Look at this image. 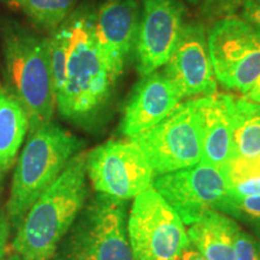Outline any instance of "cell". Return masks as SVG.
<instances>
[{
	"instance_id": "1",
	"label": "cell",
	"mask_w": 260,
	"mask_h": 260,
	"mask_svg": "<svg viewBox=\"0 0 260 260\" xmlns=\"http://www.w3.org/2000/svg\"><path fill=\"white\" fill-rule=\"evenodd\" d=\"M94 14L95 9L83 3L58 27L65 57L60 77L53 83L58 111L86 129L96 126L106 115L122 75L98 45Z\"/></svg>"
},
{
	"instance_id": "2",
	"label": "cell",
	"mask_w": 260,
	"mask_h": 260,
	"mask_svg": "<svg viewBox=\"0 0 260 260\" xmlns=\"http://www.w3.org/2000/svg\"><path fill=\"white\" fill-rule=\"evenodd\" d=\"M87 153L74 155L17 226L12 251L21 260H51L88 197Z\"/></svg>"
},
{
	"instance_id": "3",
	"label": "cell",
	"mask_w": 260,
	"mask_h": 260,
	"mask_svg": "<svg viewBox=\"0 0 260 260\" xmlns=\"http://www.w3.org/2000/svg\"><path fill=\"white\" fill-rule=\"evenodd\" d=\"M5 88L28 117L29 133L51 122L56 109L48 39L11 18L0 23Z\"/></svg>"
},
{
	"instance_id": "4",
	"label": "cell",
	"mask_w": 260,
	"mask_h": 260,
	"mask_svg": "<svg viewBox=\"0 0 260 260\" xmlns=\"http://www.w3.org/2000/svg\"><path fill=\"white\" fill-rule=\"evenodd\" d=\"M19 155L8 201V218L15 226L40 195L59 176L84 142L53 122L29 133Z\"/></svg>"
},
{
	"instance_id": "5",
	"label": "cell",
	"mask_w": 260,
	"mask_h": 260,
	"mask_svg": "<svg viewBox=\"0 0 260 260\" xmlns=\"http://www.w3.org/2000/svg\"><path fill=\"white\" fill-rule=\"evenodd\" d=\"M124 200L98 193L83 209L51 260H135Z\"/></svg>"
},
{
	"instance_id": "6",
	"label": "cell",
	"mask_w": 260,
	"mask_h": 260,
	"mask_svg": "<svg viewBox=\"0 0 260 260\" xmlns=\"http://www.w3.org/2000/svg\"><path fill=\"white\" fill-rule=\"evenodd\" d=\"M145 155L155 177L201 161V128L195 99L178 104L145 132L129 138Z\"/></svg>"
},
{
	"instance_id": "7",
	"label": "cell",
	"mask_w": 260,
	"mask_h": 260,
	"mask_svg": "<svg viewBox=\"0 0 260 260\" xmlns=\"http://www.w3.org/2000/svg\"><path fill=\"white\" fill-rule=\"evenodd\" d=\"M126 229L135 260H178L190 246L180 216L153 187L134 198Z\"/></svg>"
},
{
	"instance_id": "8",
	"label": "cell",
	"mask_w": 260,
	"mask_h": 260,
	"mask_svg": "<svg viewBox=\"0 0 260 260\" xmlns=\"http://www.w3.org/2000/svg\"><path fill=\"white\" fill-rule=\"evenodd\" d=\"M207 47L216 80L247 94L260 77V28L239 18L220 19L210 31Z\"/></svg>"
},
{
	"instance_id": "9",
	"label": "cell",
	"mask_w": 260,
	"mask_h": 260,
	"mask_svg": "<svg viewBox=\"0 0 260 260\" xmlns=\"http://www.w3.org/2000/svg\"><path fill=\"white\" fill-rule=\"evenodd\" d=\"M87 176L96 193L119 200L134 199L153 187L155 175L132 141L110 140L87 153Z\"/></svg>"
},
{
	"instance_id": "10",
	"label": "cell",
	"mask_w": 260,
	"mask_h": 260,
	"mask_svg": "<svg viewBox=\"0 0 260 260\" xmlns=\"http://www.w3.org/2000/svg\"><path fill=\"white\" fill-rule=\"evenodd\" d=\"M153 188L186 225L210 211L222 212L230 197L223 169L201 161L194 167L157 176Z\"/></svg>"
},
{
	"instance_id": "11",
	"label": "cell",
	"mask_w": 260,
	"mask_h": 260,
	"mask_svg": "<svg viewBox=\"0 0 260 260\" xmlns=\"http://www.w3.org/2000/svg\"><path fill=\"white\" fill-rule=\"evenodd\" d=\"M186 9L180 0H146L135 45L141 76L157 71L171 57L184 27Z\"/></svg>"
},
{
	"instance_id": "12",
	"label": "cell",
	"mask_w": 260,
	"mask_h": 260,
	"mask_svg": "<svg viewBox=\"0 0 260 260\" xmlns=\"http://www.w3.org/2000/svg\"><path fill=\"white\" fill-rule=\"evenodd\" d=\"M162 73L172 81L183 98L207 96L216 93L217 80L203 24H184L176 47Z\"/></svg>"
},
{
	"instance_id": "13",
	"label": "cell",
	"mask_w": 260,
	"mask_h": 260,
	"mask_svg": "<svg viewBox=\"0 0 260 260\" xmlns=\"http://www.w3.org/2000/svg\"><path fill=\"white\" fill-rule=\"evenodd\" d=\"M138 0H103L94 14V32L100 50L119 74L135 48L140 25Z\"/></svg>"
},
{
	"instance_id": "14",
	"label": "cell",
	"mask_w": 260,
	"mask_h": 260,
	"mask_svg": "<svg viewBox=\"0 0 260 260\" xmlns=\"http://www.w3.org/2000/svg\"><path fill=\"white\" fill-rule=\"evenodd\" d=\"M182 99L176 86L162 71L142 76L125 104L119 130L128 138L140 134L165 118Z\"/></svg>"
},
{
	"instance_id": "15",
	"label": "cell",
	"mask_w": 260,
	"mask_h": 260,
	"mask_svg": "<svg viewBox=\"0 0 260 260\" xmlns=\"http://www.w3.org/2000/svg\"><path fill=\"white\" fill-rule=\"evenodd\" d=\"M234 96L212 94L195 99L201 128V162L223 168L233 158Z\"/></svg>"
},
{
	"instance_id": "16",
	"label": "cell",
	"mask_w": 260,
	"mask_h": 260,
	"mask_svg": "<svg viewBox=\"0 0 260 260\" xmlns=\"http://www.w3.org/2000/svg\"><path fill=\"white\" fill-rule=\"evenodd\" d=\"M241 228L232 217L210 211L188 225L190 245L207 260H235V241Z\"/></svg>"
},
{
	"instance_id": "17",
	"label": "cell",
	"mask_w": 260,
	"mask_h": 260,
	"mask_svg": "<svg viewBox=\"0 0 260 260\" xmlns=\"http://www.w3.org/2000/svg\"><path fill=\"white\" fill-rule=\"evenodd\" d=\"M28 130L24 110L0 84V170L5 172L14 165Z\"/></svg>"
},
{
	"instance_id": "18",
	"label": "cell",
	"mask_w": 260,
	"mask_h": 260,
	"mask_svg": "<svg viewBox=\"0 0 260 260\" xmlns=\"http://www.w3.org/2000/svg\"><path fill=\"white\" fill-rule=\"evenodd\" d=\"M232 115L233 158L260 157V104L234 98Z\"/></svg>"
},
{
	"instance_id": "19",
	"label": "cell",
	"mask_w": 260,
	"mask_h": 260,
	"mask_svg": "<svg viewBox=\"0 0 260 260\" xmlns=\"http://www.w3.org/2000/svg\"><path fill=\"white\" fill-rule=\"evenodd\" d=\"M79 0H17L15 6L42 30L54 31L76 9Z\"/></svg>"
},
{
	"instance_id": "20",
	"label": "cell",
	"mask_w": 260,
	"mask_h": 260,
	"mask_svg": "<svg viewBox=\"0 0 260 260\" xmlns=\"http://www.w3.org/2000/svg\"><path fill=\"white\" fill-rule=\"evenodd\" d=\"M223 214L240 219L254 228L255 232H260V194L251 197L236 198L230 195L224 205Z\"/></svg>"
},
{
	"instance_id": "21",
	"label": "cell",
	"mask_w": 260,
	"mask_h": 260,
	"mask_svg": "<svg viewBox=\"0 0 260 260\" xmlns=\"http://www.w3.org/2000/svg\"><path fill=\"white\" fill-rule=\"evenodd\" d=\"M235 260H260V239L240 230L235 241Z\"/></svg>"
},
{
	"instance_id": "22",
	"label": "cell",
	"mask_w": 260,
	"mask_h": 260,
	"mask_svg": "<svg viewBox=\"0 0 260 260\" xmlns=\"http://www.w3.org/2000/svg\"><path fill=\"white\" fill-rule=\"evenodd\" d=\"M193 4H200L204 14L214 17H229L234 11L245 5L246 0H189Z\"/></svg>"
},
{
	"instance_id": "23",
	"label": "cell",
	"mask_w": 260,
	"mask_h": 260,
	"mask_svg": "<svg viewBox=\"0 0 260 260\" xmlns=\"http://www.w3.org/2000/svg\"><path fill=\"white\" fill-rule=\"evenodd\" d=\"M242 9L243 21L260 28V3L255 0H246Z\"/></svg>"
},
{
	"instance_id": "24",
	"label": "cell",
	"mask_w": 260,
	"mask_h": 260,
	"mask_svg": "<svg viewBox=\"0 0 260 260\" xmlns=\"http://www.w3.org/2000/svg\"><path fill=\"white\" fill-rule=\"evenodd\" d=\"M10 236V220L8 216L0 212V260L8 253Z\"/></svg>"
},
{
	"instance_id": "25",
	"label": "cell",
	"mask_w": 260,
	"mask_h": 260,
	"mask_svg": "<svg viewBox=\"0 0 260 260\" xmlns=\"http://www.w3.org/2000/svg\"><path fill=\"white\" fill-rule=\"evenodd\" d=\"M178 260H207L205 256L201 254L200 252H198L193 246H189L188 248L182 253L180 259Z\"/></svg>"
},
{
	"instance_id": "26",
	"label": "cell",
	"mask_w": 260,
	"mask_h": 260,
	"mask_svg": "<svg viewBox=\"0 0 260 260\" xmlns=\"http://www.w3.org/2000/svg\"><path fill=\"white\" fill-rule=\"evenodd\" d=\"M246 98L248 100H251V102L260 104V77L255 81L254 84L252 86V88L247 92Z\"/></svg>"
},
{
	"instance_id": "27",
	"label": "cell",
	"mask_w": 260,
	"mask_h": 260,
	"mask_svg": "<svg viewBox=\"0 0 260 260\" xmlns=\"http://www.w3.org/2000/svg\"><path fill=\"white\" fill-rule=\"evenodd\" d=\"M2 260H21V258H19V256L16 254L14 251H11V253H10V254H8V253H6L5 256Z\"/></svg>"
},
{
	"instance_id": "28",
	"label": "cell",
	"mask_w": 260,
	"mask_h": 260,
	"mask_svg": "<svg viewBox=\"0 0 260 260\" xmlns=\"http://www.w3.org/2000/svg\"><path fill=\"white\" fill-rule=\"evenodd\" d=\"M2 2H4V3H6V4H9V5L15 6L16 3H17V0H2Z\"/></svg>"
},
{
	"instance_id": "29",
	"label": "cell",
	"mask_w": 260,
	"mask_h": 260,
	"mask_svg": "<svg viewBox=\"0 0 260 260\" xmlns=\"http://www.w3.org/2000/svg\"><path fill=\"white\" fill-rule=\"evenodd\" d=\"M3 178H4V171L0 170V189H2V184H3Z\"/></svg>"
},
{
	"instance_id": "30",
	"label": "cell",
	"mask_w": 260,
	"mask_h": 260,
	"mask_svg": "<svg viewBox=\"0 0 260 260\" xmlns=\"http://www.w3.org/2000/svg\"><path fill=\"white\" fill-rule=\"evenodd\" d=\"M138 2H142V3H144V2H146V0H138Z\"/></svg>"
},
{
	"instance_id": "31",
	"label": "cell",
	"mask_w": 260,
	"mask_h": 260,
	"mask_svg": "<svg viewBox=\"0 0 260 260\" xmlns=\"http://www.w3.org/2000/svg\"><path fill=\"white\" fill-rule=\"evenodd\" d=\"M258 235H259V239H260V232H259V233H258Z\"/></svg>"
},
{
	"instance_id": "32",
	"label": "cell",
	"mask_w": 260,
	"mask_h": 260,
	"mask_svg": "<svg viewBox=\"0 0 260 260\" xmlns=\"http://www.w3.org/2000/svg\"><path fill=\"white\" fill-rule=\"evenodd\" d=\"M255 2H259L260 3V0H255Z\"/></svg>"
}]
</instances>
